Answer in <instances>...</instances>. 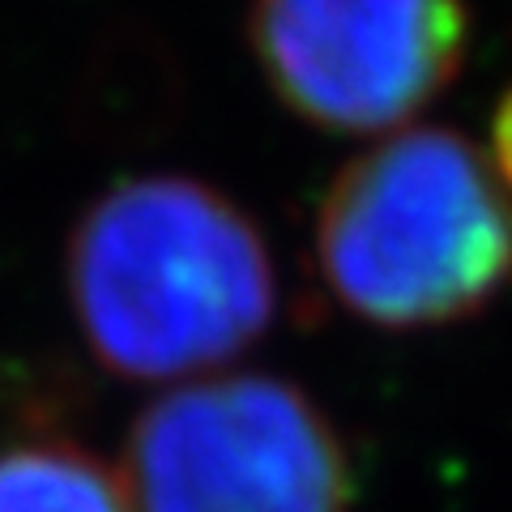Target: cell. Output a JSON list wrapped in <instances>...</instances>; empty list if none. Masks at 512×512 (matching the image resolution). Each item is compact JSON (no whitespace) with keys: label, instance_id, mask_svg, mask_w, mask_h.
<instances>
[{"label":"cell","instance_id":"cell-6","mask_svg":"<svg viewBox=\"0 0 512 512\" xmlns=\"http://www.w3.org/2000/svg\"><path fill=\"white\" fill-rule=\"evenodd\" d=\"M491 154H495V171H500V184H504V188H512V90L504 94L500 111H495Z\"/></svg>","mask_w":512,"mask_h":512},{"label":"cell","instance_id":"cell-5","mask_svg":"<svg viewBox=\"0 0 512 512\" xmlns=\"http://www.w3.org/2000/svg\"><path fill=\"white\" fill-rule=\"evenodd\" d=\"M0 512H133L120 470L69 440H26L0 453Z\"/></svg>","mask_w":512,"mask_h":512},{"label":"cell","instance_id":"cell-3","mask_svg":"<svg viewBox=\"0 0 512 512\" xmlns=\"http://www.w3.org/2000/svg\"><path fill=\"white\" fill-rule=\"evenodd\" d=\"M120 483L133 512H350L338 427L291 380L197 376L133 423Z\"/></svg>","mask_w":512,"mask_h":512},{"label":"cell","instance_id":"cell-4","mask_svg":"<svg viewBox=\"0 0 512 512\" xmlns=\"http://www.w3.org/2000/svg\"><path fill=\"white\" fill-rule=\"evenodd\" d=\"M248 39L274 94L325 133H389L466 60V0H252Z\"/></svg>","mask_w":512,"mask_h":512},{"label":"cell","instance_id":"cell-1","mask_svg":"<svg viewBox=\"0 0 512 512\" xmlns=\"http://www.w3.org/2000/svg\"><path fill=\"white\" fill-rule=\"evenodd\" d=\"M69 303L90 355L120 380H197L278 316L261 227L192 175L103 192L69 239Z\"/></svg>","mask_w":512,"mask_h":512},{"label":"cell","instance_id":"cell-2","mask_svg":"<svg viewBox=\"0 0 512 512\" xmlns=\"http://www.w3.org/2000/svg\"><path fill=\"white\" fill-rule=\"evenodd\" d=\"M316 265L333 299L367 325H453L512 286V201L461 133L410 128L329 184Z\"/></svg>","mask_w":512,"mask_h":512}]
</instances>
